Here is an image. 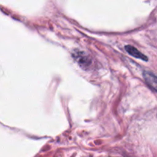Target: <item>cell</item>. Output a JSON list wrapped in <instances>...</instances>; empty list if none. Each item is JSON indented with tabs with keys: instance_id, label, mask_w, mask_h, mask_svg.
Masks as SVG:
<instances>
[{
	"instance_id": "6da1fadb",
	"label": "cell",
	"mask_w": 157,
	"mask_h": 157,
	"mask_svg": "<svg viewBox=\"0 0 157 157\" xmlns=\"http://www.w3.org/2000/svg\"><path fill=\"white\" fill-rule=\"evenodd\" d=\"M72 56H74L75 59L78 61V64L83 67L84 68H87V67H89L90 64V61L88 58V57L84 53V52H81V51H77L76 52L72 55Z\"/></svg>"
},
{
	"instance_id": "7a4b0ae2",
	"label": "cell",
	"mask_w": 157,
	"mask_h": 157,
	"mask_svg": "<svg viewBox=\"0 0 157 157\" xmlns=\"http://www.w3.org/2000/svg\"><path fill=\"white\" fill-rule=\"evenodd\" d=\"M144 78L147 84H148L150 88L157 92V76L150 73V72L145 71L144 73Z\"/></svg>"
},
{
	"instance_id": "3957f363",
	"label": "cell",
	"mask_w": 157,
	"mask_h": 157,
	"mask_svg": "<svg viewBox=\"0 0 157 157\" xmlns=\"http://www.w3.org/2000/svg\"><path fill=\"white\" fill-rule=\"evenodd\" d=\"M125 49L130 55L135 57L136 58H139V59L143 60V61H148V58H147L146 55H144V54L141 53L138 49H136V48H134L132 45H126Z\"/></svg>"
}]
</instances>
